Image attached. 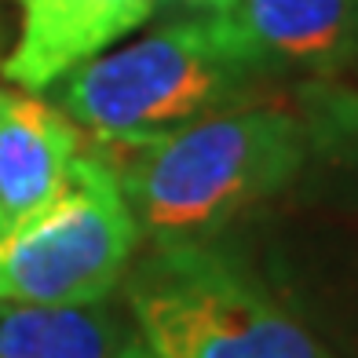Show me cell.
<instances>
[{"label":"cell","instance_id":"1","mask_svg":"<svg viewBox=\"0 0 358 358\" xmlns=\"http://www.w3.org/2000/svg\"><path fill=\"white\" fill-rule=\"evenodd\" d=\"M143 234L157 245L205 241L285 190L307 161L300 113L234 106L146 139H95Z\"/></svg>","mask_w":358,"mask_h":358},{"label":"cell","instance_id":"2","mask_svg":"<svg viewBox=\"0 0 358 358\" xmlns=\"http://www.w3.org/2000/svg\"><path fill=\"white\" fill-rule=\"evenodd\" d=\"M264 77L213 11L88 59L62 77L59 106L92 139H146L245 106Z\"/></svg>","mask_w":358,"mask_h":358},{"label":"cell","instance_id":"3","mask_svg":"<svg viewBox=\"0 0 358 358\" xmlns=\"http://www.w3.org/2000/svg\"><path fill=\"white\" fill-rule=\"evenodd\" d=\"M128 303L157 358H333L205 241L157 245L128 278Z\"/></svg>","mask_w":358,"mask_h":358},{"label":"cell","instance_id":"4","mask_svg":"<svg viewBox=\"0 0 358 358\" xmlns=\"http://www.w3.org/2000/svg\"><path fill=\"white\" fill-rule=\"evenodd\" d=\"M139 241L113 169L77 154L66 187L0 234V300L92 303L117 289Z\"/></svg>","mask_w":358,"mask_h":358},{"label":"cell","instance_id":"5","mask_svg":"<svg viewBox=\"0 0 358 358\" xmlns=\"http://www.w3.org/2000/svg\"><path fill=\"white\" fill-rule=\"evenodd\" d=\"M154 8V0H22L19 37L0 73L15 88L44 92L143 26Z\"/></svg>","mask_w":358,"mask_h":358},{"label":"cell","instance_id":"6","mask_svg":"<svg viewBox=\"0 0 358 358\" xmlns=\"http://www.w3.org/2000/svg\"><path fill=\"white\" fill-rule=\"evenodd\" d=\"M220 15L267 77H333L358 59V0H234Z\"/></svg>","mask_w":358,"mask_h":358},{"label":"cell","instance_id":"7","mask_svg":"<svg viewBox=\"0 0 358 358\" xmlns=\"http://www.w3.org/2000/svg\"><path fill=\"white\" fill-rule=\"evenodd\" d=\"M80 132L37 92L0 88V234L66 187Z\"/></svg>","mask_w":358,"mask_h":358},{"label":"cell","instance_id":"8","mask_svg":"<svg viewBox=\"0 0 358 358\" xmlns=\"http://www.w3.org/2000/svg\"><path fill=\"white\" fill-rule=\"evenodd\" d=\"M117 318L106 300L11 303L0 300V358H117Z\"/></svg>","mask_w":358,"mask_h":358},{"label":"cell","instance_id":"9","mask_svg":"<svg viewBox=\"0 0 358 358\" xmlns=\"http://www.w3.org/2000/svg\"><path fill=\"white\" fill-rule=\"evenodd\" d=\"M307 150L358 179V88L336 77H307L296 88Z\"/></svg>","mask_w":358,"mask_h":358},{"label":"cell","instance_id":"10","mask_svg":"<svg viewBox=\"0 0 358 358\" xmlns=\"http://www.w3.org/2000/svg\"><path fill=\"white\" fill-rule=\"evenodd\" d=\"M154 4H165V8H179V11H201V15H213V11H227L234 0H154Z\"/></svg>","mask_w":358,"mask_h":358},{"label":"cell","instance_id":"11","mask_svg":"<svg viewBox=\"0 0 358 358\" xmlns=\"http://www.w3.org/2000/svg\"><path fill=\"white\" fill-rule=\"evenodd\" d=\"M117 358H157L150 348L143 344V340H136V344H128V348H121V355Z\"/></svg>","mask_w":358,"mask_h":358}]
</instances>
